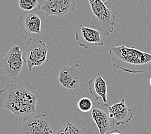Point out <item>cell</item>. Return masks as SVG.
Segmentation results:
<instances>
[{"label": "cell", "instance_id": "6da1fadb", "mask_svg": "<svg viewBox=\"0 0 151 134\" xmlns=\"http://www.w3.org/2000/svg\"><path fill=\"white\" fill-rule=\"evenodd\" d=\"M39 93L30 83L10 84L0 91V105L17 116L35 114Z\"/></svg>", "mask_w": 151, "mask_h": 134}, {"label": "cell", "instance_id": "7a4b0ae2", "mask_svg": "<svg viewBox=\"0 0 151 134\" xmlns=\"http://www.w3.org/2000/svg\"><path fill=\"white\" fill-rule=\"evenodd\" d=\"M113 66L131 74L143 73V67L147 66L151 61V53L135 49L134 46L127 47L125 42L120 46H111L109 49Z\"/></svg>", "mask_w": 151, "mask_h": 134}, {"label": "cell", "instance_id": "3957f363", "mask_svg": "<svg viewBox=\"0 0 151 134\" xmlns=\"http://www.w3.org/2000/svg\"><path fill=\"white\" fill-rule=\"evenodd\" d=\"M93 16L91 21L93 28L104 36H109L114 30L116 16L102 0H88Z\"/></svg>", "mask_w": 151, "mask_h": 134}, {"label": "cell", "instance_id": "277c9868", "mask_svg": "<svg viewBox=\"0 0 151 134\" xmlns=\"http://www.w3.org/2000/svg\"><path fill=\"white\" fill-rule=\"evenodd\" d=\"M24 62L30 72L35 67H40L48 62V47L41 40L30 38L22 50Z\"/></svg>", "mask_w": 151, "mask_h": 134}, {"label": "cell", "instance_id": "5b68a950", "mask_svg": "<svg viewBox=\"0 0 151 134\" xmlns=\"http://www.w3.org/2000/svg\"><path fill=\"white\" fill-rule=\"evenodd\" d=\"M84 69L80 64L65 65L60 68L58 81L70 95L75 94L84 81Z\"/></svg>", "mask_w": 151, "mask_h": 134}, {"label": "cell", "instance_id": "8992f818", "mask_svg": "<svg viewBox=\"0 0 151 134\" xmlns=\"http://www.w3.org/2000/svg\"><path fill=\"white\" fill-rule=\"evenodd\" d=\"M24 63L20 47L12 45L0 62V73L16 80L22 70Z\"/></svg>", "mask_w": 151, "mask_h": 134}, {"label": "cell", "instance_id": "52a82bcc", "mask_svg": "<svg viewBox=\"0 0 151 134\" xmlns=\"http://www.w3.org/2000/svg\"><path fill=\"white\" fill-rule=\"evenodd\" d=\"M18 134H54L45 114L26 116L20 123Z\"/></svg>", "mask_w": 151, "mask_h": 134}, {"label": "cell", "instance_id": "ba28073f", "mask_svg": "<svg viewBox=\"0 0 151 134\" xmlns=\"http://www.w3.org/2000/svg\"><path fill=\"white\" fill-rule=\"evenodd\" d=\"M76 5L75 0H45L41 9L46 16L66 17L72 14Z\"/></svg>", "mask_w": 151, "mask_h": 134}, {"label": "cell", "instance_id": "9c48e42d", "mask_svg": "<svg viewBox=\"0 0 151 134\" xmlns=\"http://www.w3.org/2000/svg\"><path fill=\"white\" fill-rule=\"evenodd\" d=\"M75 40L78 45L84 49H91L93 46H103L104 41L101 33L93 28L79 25L75 32Z\"/></svg>", "mask_w": 151, "mask_h": 134}, {"label": "cell", "instance_id": "30bf717a", "mask_svg": "<svg viewBox=\"0 0 151 134\" xmlns=\"http://www.w3.org/2000/svg\"><path fill=\"white\" fill-rule=\"evenodd\" d=\"M91 116L99 129L100 134H107L110 128L114 125L113 120L109 117V111L105 103H93Z\"/></svg>", "mask_w": 151, "mask_h": 134}, {"label": "cell", "instance_id": "8fae6325", "mask_svg": "<svg viewBox=\"0 0 151 134\" xmlns=\"http://www.w3.org/2000/svg\"><path fill=\"white\" fill-rule=\"evenodd\" d=\"M109 111L110 118L112 119L114 125L120 126L125 125L130 122L133 118L132 110L127 106L124 99H122L120 102L115 103L112 106L105 103Z\"/></svg>", "mask_w": 151, "mask_h": 134}, {"label": "cell", "instance_id": "7c38bea8", "mask_svg": "<svg viewBox=\"0 0 151 134\" xmlns=\"http://www.w3.org/2000/svg\"><path fill=\"white\" fill-rule=\"evenodd\" d=\"M19 25L25 34H41V20L34 12H24L19 17Z\"/></svg>", "mask_w": 151, "mask_h": 134}, {"label": "cell", "instance_id": "4fadbf2b", "mask_svg": "<svg viewBox=\"0 0 151 134\" xmlns=\"http://www.w3.org/2000/svg\"><path fill=\"white\" fill-rule=\"evenodd\" d=\"M88 88L89 93L96 99H102L104 103H107V83L99 72H96L89 81Z\"/></svg>", "mask_w": 151, "mask_h": 134}, {"label": "cell", "instance_id": "5bb4252c", "mask_svg": "<svg viewBox=\"0 0 151 134\" xmlns=\"http://www.w3.org/2000/svg\"><path fill=\"white\" fill-rule=\"evenodd\" d=\"M54 134H92L88 129L78 125L66 121Z\"/></svg>", "mask_w": 151, "mask_h": 134}, {"label": "cell", "instance_id": "9a60e30c", "mask_svg": "<svg viewBox=\"0 0 151 134\" xmlns=\"http://www.w3.org/2000/svg\"><path fill=\"white\" fill-rule=\"evenodd\" d=\"M19 7L24 12H35L41 9L39 0H18Z\"/></svg>", "mask_w": 151, "mask_h": 134}, {"label": "cell", "instance_id": "2e32d148", "mask_svg": "<svg viewBox=\"0 0 151 134\" xmlns=\"http://www.w3.org/2000/svg\"><path fill=\"white\" fill-rule=\"evenodd\" d=\"M93 106V101L88 97H82L78 101L77 107L79 110L84 113H87L92 110Z\"/></svg>", "mask_w": 151, "mask_h": 134}, {"label": "cell", "instance_id": "e0dca14e", "mask_svg": "<svg viewBox=\"0 0 151 134\" xmlns=\"http://www.w3.org/2000/svg\"><path fill=\"white\" fill-rule=\"evenodd\" d=\"M107 134H122L120 130H118L117 129H114L113 130H112V131H111L110 132L107 133Z\"/></svg>", "mask_w": 151, "mask_h": 134}, {"label": "cell", "instance_id": "ac0fdd59", "mask_svg": "<svg viewBox=\"0 0 151 134\" xmlns=\"http://www.w3.org/2000/svg\"><path fill=\"white\" fill-rule=\"evenodd\" d=\"M102 1H103V3H104V4H107V2H108V0H102Z\"/></svg>", "mask_w": 151, "mask_h": 134}, {"label": "cell", "instance_id": "d6986e66", "mask_svg": "<svg viewBox=\"0 0 151 134\" xmlns=\"http://www.w3.org/2000/svg\"><path fill=\"white\" fill-rule=\"evenodd\" d=\"M148 68H149V70H150V71H151V61H150V63H149V67H148Z\"/></svg>", "mask_w": 151, "mask_h": 134}, {"label": "cell", "instance_id": "ffe728a7", "mask_svg": "<svg viewBox=\"0 0 151 134\" xmlns=\"http://www.w3.org/2000/svg\"><path fill=\"white\" fill-rule=\"evenodd\" d=\"M149 83H150V87H151V77L150 78V80H149Z\"/></svg>", "mask_w": 151, "mask_h": 134}]
</instances>
